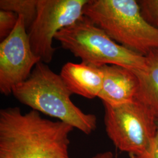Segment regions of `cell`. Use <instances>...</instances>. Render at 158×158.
I'll list each match as a JSON object with an SVG mask.
<instances>
[{
  "label": "cell",
  "mask_w": 158,
  "mask_h": 158,
  "mask_svg": "<svg viewBox=\"0 0 158 158\" xmlns=\"http://www.w3.org/2000/svg\"><path fill=\"white\" fill-rule=\"evenodd\" d=\"M73 127L18 107L0 110V158H72L70 134Z\"/></svg>",
  "instance_id": "obj_1"
},
{
  "label": "cell",
  "mask_w": 158,
  "mask_h": 158,
  "mask_svg": "<svg viewBox=\"0 0 158 158\" xmlns=\"http://www.w3.org/2000/svg\"><path fill=\"white\" fill-rule=\"evenodd\" d=\"M12 94L31 110L58 119L85 135L97 128L96 115L84 113L74 104L70 98L73 94L60 75L45 63H38L28 79L16 85Z\"/></svg>",
  "instance_id": "obj_2"
},
{
  "label": "cell",
  "mask_w": 158,
  "mask_h": 158,
  "mask_svg": "<svg viewBox=\"0 0 158 158\" xmlns=\"http://www.w3.org/2000/svg\"><path fill=\"white\" fill-rule=\"evenodd\" d=\"M84 15L115 42L146 56L158 50V29L147 22L135 0H89Z\"/></svg>",
  "instance_id": "obj_3"
},
{
  "label": "cell",
  "mask_w": 158,
  "mask_h": 158,
  "mask_svg": "<svg viewBox=\"0 0 158 158\" xmlns=\"http://www.w3.org/2000/svg\"><path fill=\"white\" fill-rule=\"evenodd\" d=\"M55 40L63 49L89 64L97 67L117 65L134 73L147 69L146 56L115 42L85 15L58 32Z\"/></svg>",
  "instance_id": "obj_4"
},
{
  "label": "cell",
  "mask_w": 158,
  "mask_h": 158,
  "mask_svg": "<svg viewBox=\"0 0 158 158\" xmlns=\"http://www.w3.org/2000/svg\"><path fill=\"white\" fill-rule=\"evenodd\" d=\"M103 105L106 131L115 147L129 155L145 152L158 127L151 111L135 100L116 106Z\"/></svg>",
  "instance_id": "obj_5"
},
{
  "label": "cell",
  "mask_w": 158,
  "mask_h": 158,
  "mask_svg": "<svg viewBox=\"0 0 158 158\" xmlns=\"http://www.w3.org/2000/svg\"><path fill=\"white\" fill-rule=\"evenodd\" d=\"M89 0H38L36 17L28 29L31 48L41 62H51L56 49V34L84 15Z\"/></svg>",
  "instance_id": "obj_6"
},
{
  "label": "cell",
  "mask_w": 158,
  "mask_h": 158,
  "mask_svg": "<svg viewBox=\"0 0 158 158\" xmlns=\"http://www.w3.org/2000/svg\"><path fill=\"white\" fill-rule=\"evenodd\" d=\"M41 62L32 51L23 17L14 30L0 44V93L11 94L13 89L28 79Z\"/></svg>",
  "instance_id": "obj_7"
},
{
  "label": "cell",
  "mask_w": 158,
  "mask_h": 158,
  "mask_svg": "<svg viewBox=\"0 0 158 158\" xmlns=\"http://www.w3.org/2000/svg\"><path fill=\"white\" fill-rule=\"evenodd\" d=\"M100 68L103 74V81L98 97L102 103L116 106L134 101L138 89L135 74L117 65L106 64Z\"/></svg>",
  "instance_id": "obj_8"
},
{
  "label": "cell",
  "mask_w": 158,
  "mask_h": 158,
  "mask_svg": "<svg viewBox=\"0 0 158 158\" xmlns=\"http://www.w3.org/2000/svg\"><path fill=\"white\" fill-rule=\"evenodd\" d=\"M61 77L72 94L93 99L102 90L103 74L100 67L85 63H66L61 70Z\"/></svg>",
  "instance_id": "obj_9"
},
{
  "label": "cell",
  "mask_w": 158,
  "mask_h": 158,
  "mask_svg": "<svg viewBox=\"0 0 158 158\" xmlns=\"http://www.w3.org/2000/svg\"><path fill=\"white\" fill-rule=\"evenodd\" d=\"M147 57V69L134 73L138 80L135 101L147 108L158 121V50Z\"/></svg>",
  "instance_id": "obj_10"
},
{
  "label": "cell",
  "mask_w": 158,
  "mask_h": 158,
  "mask_svg": "<svg viewBox=\"0 0 158 158\" xmlns=\"http://www.w3.org/2000/svg\"><path fill=\"white\" fill-rule=\"evenodd\" d=\"M38 0H1V10L13 12L23 17L28 31L34 22L38 12Z\"/></svg>",
  "instance_id": "obj_11"
},
{
  "label": "cell",
  "mask_w": 158,
  "mask_h": 158,
  "mask_svg": "<svg viewBox=\"0 0 158 158\" xmlns=\"http://www.w3.org/2000/svg\"><path fill=\"white\" fill-rule=\"evenodd\" d=\"M138 1L142 16L148 23L158 29V0Z\"/></svg>",
  "instance_id": "obj_12"
},
{
  "label": "cell",
  "mask_w": 158,
  "mask_h": 158,
  "mask_svg": "<svg viewBox=\"0 0 158 158\" xmlns=\"http://www.w3.org/2000/svg\"><path fill=\"white\" fill-rule=\"evenodd\" d=\"M18 16L14 12L6 10L0 11V40L8 37L16 26Z\"/></svg>",
  "instance_id": "obj_13"
},
{
  "label": "cell",
  "mask_w": 158,
  "mask_h": 158,
  "mask_svg": "<svg viewBox=\"0 0 158 158\" xmlns=\"http://www.w3.org/2000/svg\"><path fill=\"white\" fill-rule=\"evenodd\" d=\"M157 131L152 142L145 152L138 155H129L130 158H158V121Z\"/></svg>",
  "instance_id": "obj_14"
},
{
  "label": "cell",
  "mask_w": 158,
  "mask_h": 158,
  "mask_svg": "<svg viewBox=\"0 0 158 158\" xmlns=\"http://www.w3.org/2000/svg\"><path fill=\"white\" fill-rule=\"evenodd\" d=\"M92 158H113V153L110 151H106L96 154Z\"/></svg>",
  "instance_id": "obj_15"
}]
</instances>
